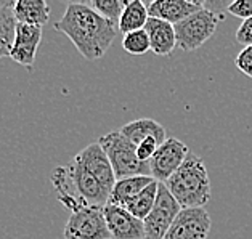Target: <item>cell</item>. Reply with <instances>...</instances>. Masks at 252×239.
<instances>
[{
    "instance_id": "obj_26",
    "label": "cell",
    "mask_w": 252,
    "mask_h": 239,
    "mask_svg": "<svg viewBox=\"0 0 252 239\" xmlns=\"http://www.w3.org/2000/svg\"><path fill=\"white\" fill-rule=\"evenodd\" d=\"M10 2H7V0H0V7H5V5H8Z\"/></svg>"
},
{
    "instance_id": "obj_14",
    "label": "cell",
    "mask_w": 252,
    "mask_h": 239,
    "mask_svg": "<svg viewBox=\"0 0 252 239\" xmlns=\"http://www.w3.org/2000/svg\"><path fill=\"white\" fill-rule=\"evenodd\" d=\"M153 181L156 180L150 175H137V177H127V179L116 180L113 191L109 194L108 204L126 207L128 201L133 199L135 196L143 191Z\"/></svg>"
},
{
    "instance_id": "obj_4",
    "label": "cell",
    "mask_w": 252,
    "mask_h": 239,
    "mask_svg": "<svg viewBox=\"0 0 252 239\" xmlns=\"http://www.w3.org/2000/svg\"><path fill=\"white\" fill-rule=\"evenodd\" d=\"M96 143L100 145L111 164L116 180L137 175H150V162L140 161L137 156V146L128 142L119 130L103 135L98 138Z\"/></svg>"
},
{
    "instance_id": "obj_1",
    "label": "cell",
    "mask_w": 252,
    "mask_h": 239,
    "mask_svg": "<svg viewBox=\"0 0 252 239\" xmlns=\"http://www.w3.org/2000/svg\"><path fill=\"white\" fill-rule=\"evenodd\" d=\"M52 186L64 209H103L116 183V175L98 143L85 146L66 165L52 172Z\"/></svg>"
},
{
    "instance_id": "obj_15",
    "label": "cell",
    "mask_w": 252,
    "mask_h": 239,
    "mask_svg": "<svg viewBox=\"0 0 252 239\" xmlns=\"http://www.w3.org/2000/svg\"><path fill=\"white\" fill-rule=\"evenodd\" d=\"M13 15L20 24L42 28L50 18V7L45 0H16Z\"/></svg>"
},
{
    "instance_id": "obj_5",
    "label": "cell",
    "mask_w": 252,
    "mask_h": 239,
    "mask_svg": "<svg viewBox=\"0 0 252 239\" xmlns=\"http://www.w3.org/2000/svg\"><path fill=\"white\" fill-rule=\"evenodd\" d=\"M220 18L217 13L202 7L194 15L175 24L177 47L182 52H194L202 47L217 30Z\"/></svg>"
},
{
    "instance_id": "obj_25",
    "label": "cell",
    "mask_w": 252,
    "mask_h": 239,
    "mask_svg": "<svg viewBox=\"0 0 252 239\" xmlns=\"http://www.w3.org/2000/svg\"><path fill=\"white\" fill-rule=\"evenodd\" d=\"M236 42L244 47L252 45V18H248L241 23L236 30Z\"/></svg>"
},
{
    "instance_id": "obj_24",
    "label": "cell",
    "mask_w": 252,
    "mask_h": 239,
    "mask_svg": "<svg viewBox=\"0 0 252 239\" xmlns=\"http://www.w3.org/2000/svg\"><path fill=\"white\" fill-rule=\"evenodd\" d=\"M235 64L244 76L252 79V45L244 47L243 50L238 53V57L235 60Z\"/></svg>"
},
{
    "instance_id": "obj_22",
    "label": "cell",
    "mask_w": 252,
    "mask_h": 239,
    "mask_svg": "<svg viewBox=\"0 0 252 239\" xmlns=\"http://www.w3.org/2000/svg\"><path fill=\"white\" fill-rule=\"evenodd\" d=\"M161 146V143L158 142L156 138H145L143 142L137 145V156L141 162H150V159L155 156V152L158 151V148Z\"/></svg>"
},
{
    "instance_id": "obj_23",
    "label": "cell",
    "mask_w": 252,
    "mask_h": 239,
    "mask_svg": "<svg viewBox=\"0 0 252 239\" xmlns=\"http://www.w3.org/2000/svg\"><path fill=\"white\" fill-rule=\"evenodd\" d=\"M228 13L241 18V20H248V18H252V0H236V2L228 3Z\"/></svg>"
},
{
    "instance_id": "obj_21",
    "label": "cell",
    "mask_w": 252,
    "mask_h": 239,
    "mask_svg": "<svg viewBox=\"0 0 252 239\" xmlns=\"http://www.w3.org/2000/svg\"><path fill=\"white\" fill-rule=\"evenodd\" d=\"M122 48H124L128 55H137V57H141V55L148 53L151 50L148 34L145 32V29L124 34V39H122Z\"/></svg>"
},
{
    "instance_id": "obj_12",
    "label": "cell",
    "mask_w": 252,
    "mask_h": 239,
    "mask_svg": "<svg viewBox=\"0 0 252 239\" xmlns=\"http://www.w3.org/2000/svg\"><path fill=\"white\" fill-rule=\"evenodd\" d=\"M202 3L204 2H189V0H155L146 5V8H148L150 18H158L175 26L199 11Z\"/></svg>"
},
{
    "instance_id": "obj_13",
    "label": "cell",
    "mask_w": 252,
    "mask_h": 239,
    "mask_svg": "<svg viewBox=\"0 0 252 239\" xmlns=\"http://www.w3.org/2000/svg\"><path fill=\"white\" fill-rule=\"evenodd\" d=\"M145 32L148 34L151 52L158 57H167L177 47L175 29L172 24L158 18H150L145 24Z\"/></svg>"
},
{
    "instance_id": "obj_10",
    "label": "cell",
    "mask_w": 252,
    "mask_h": 239,
    "mask_svg": "<svg viewBox=\"0 0 252 239\" xmlns=\"http://www.w3.org/2000/svg\"><path fill=\"white\" fill-rule=\"evenodd\" d=\"M103 215L111 239H145L143 220L133 217L126 207L106 204Z\"/></svg>"
},
{
    "instance_id": "obj_11",
    "label": "cell",
    "mask_w": 252,
    "mask_h": 239,
    "mask_svg": "<svg viewBox=\"0 0 252 239\" xmlns=\"http://www.w3.org/2000/svg\"><path fill=\"white\" fill-rule=\"evenodd\" d=\"M42 34H44L42 32V28L18 23L15 42L10 50L8 58H11L18 64L28 67V69H32L35 55H37L39 45L42 42Z\"/></svg>"
},
{
    "instance_id": "obj_18",
    "label": "cell",
    "mask_w": 252,
    "mask_h": 239,
    "mask_svg": "<svg viewBox=\"0 0 252 239\" xmlns=\"http://www.w3.org/2000/svg\"><path fill=\"white\" fill-rule=\"evenodd\" d=\"M18 21L13 15V2L5 7H0V60L10 57V50L13 47Z\"/></svg>"
},
{
    "instance_id": "obj_20",
    "label": "cell",
    "mask_w": 252,
    "mask_h": 239,
    "mask_svg": "<svg viewBox=\"0 0 252 239\" xmlns=\"http://www.w3.org/2000/svg\"><path fill=\"white\" fill-rule=\"evenodd\" d=\"M126 5L127 2H124V0H92V2H89V7L92 10H95L98 15L103 16L104 20L111 21L116 26H118Z\"/></svg>"
},
{
    "instance_id": "obj_7",
    "label": "cell",
    "mask_w": 252,
    "mask_h": 239,
    "mask_svg": "<svg viewBox=\"0 0 252 239\" xmlns=\"http://www.w3.org/2000/svg\"><path fill=\"white\" fill-rule=\"evenodd\" d=\"M64 239H111L103 209H81L71 213L63 230Z\"/></svg>"
},
{
    "instance_id": "obj_19",
    "label": "cell",
    "mask_w": 252,
    "mask_h": 239,
    "mask_svg": "<svg viewBox=\"0 0 252 239\" xmlns=\"http://www.w3.org/2000/svg\"><path fill=\"white\" fill-rule=\"evenodd\" d=\"M158 188H159V183L153 181L151 185H148L143 189V191L138 193L133 199L127 202L126 209L130 212L133 217H137L138 220H145L148 217V213L151 212L153 206H155V202H156Z\"/></svg>"
},
{
    "instance_id": "obj_9",
    "label": "cell",
    "mask_w": 252,
    "mask_h": 239,
    "mask_svg": "<svg viewBox=\"0 0 252 239\" xmlns=\"http://www.w3.org/2000/svg\"><path fill=\"white\" fill-rule=\"evenodd\" d=\"M212 220L206 207L182 209L164 239H207Z\"/></svg>"
},
{
    "instance_id": "obj_2",
    "label": "cell",
    "mask_w": 252,
    "mask_h": 239,
    "mask_svg": "<svg viewBox=\"0 0 252 239\" xmlns=\"http://www.w3.org/2000/svg\"><path fill=\"white\" fill-rule=\"evenodd\" d=\"M55 30L64 34L89 61L103 58L116 39V24L92 10L87 2L67 3L64 15L55 23Z\"/></svg>"
},
{
    "instance_id": "obj_16",
    "label": "cell",
    "mask_w": 252,
    "mask_h": 239,
    "mask_svg": "<svg viewBox=\"0 0 252 239\" xmlns=\"http://www.w3.org/2000/svg\"><path fill=\"white\" fill-rule=\"evenodd\" d=\"M119 132L135 146L150 137L156 138L161 145L167 140V137H165V128L155 119H137L133 122H128V124L121 127Z\"/></svg>"
},
{
    "instance_id": "obj_17",
    "label": "cell",
    "mask_w": 252,
    "mask_h": 239,
    "mask_svg": "<svg viewBox=\"0 0 252 239\" xmlns=\"http://www.w3.org/2000/svg\"><path fill=\"white\" fill-rule=\"evenodd\" d=\"M148 20L150 15L146 3H143L141 0H132V2H127L124 11H122L118 23V29L122 34L133 32V30L143 29Z\"/></svg>"
},
{
    "instance_id": "obj_8",
    "label": "cell",
    "mask_w": 252,
    "mask_h": 239,
    "mask_svg": "<svg viewBox=\"0 0 252 239\" xmlns=\"http://www.w3.org/2000/svg\"><path fill=\"white\" fill-rule=\"evenodd\" d=\"M189 152L188 146L178 138H167L150 159V175L158 183H165L185 162Z\"/></svg>"
},
{
    "instance_id": "obj_6",
    "label": "cell",
    "mask_w": 252,
    "mask_h": 239,
    "mask_svg": "<svg viewBox=\"0 0 252 239\" xmlns=\"http://www.w3.org/2000/svg\"><path fill=\"white\" fill-rule=\"evenodd\" d=\"M180 210L182 206L169 193L164 183H159L156 202L148 217L143 220L145 239H164L165 233L169 231Z\"/></svg>"
},
{
    "instance_id": "obj_3",
    "label": "cell",
    "mask_w": 252,
    "mask_h": 239,
    "mask_svg": "<svg viewBox=\"0 0 252 239\" xmlns=\"http://www.w3.org/2000/svg\"><path fill=\"white\" fill-rule=\"evenodd\" d=\"M182 209H198L211 201V180L204 161L189 152L178 170L164 183Z\"/></svg>"
}]
</instances>
